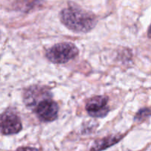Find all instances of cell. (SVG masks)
I'll list each match as a JSON object with an SVG mask.
<instances>
[{"label": "cell", "instance_id": "1", "mask_svg": "<svg viewBox=\"0 0 151 151\" xmlns=\"http://www.w3.org/2000/svg\"><path fill=\"white\" fill-rule=\"evenodd\" d=\"M60 19L68 29L81 33L89 32L97 24L95 15L77 6L70 5L63 8L60 13Z\"/></svg>", "mask_w": 151, "mask_h": 151}, {"label": "cell", "instance_id": "2", "mask_svg": "<svg viewBox=\"0 0 151 151\" xmlns=\"http://www.w3.org/2000/svg\"><path fill=\"white\" fill-rule=\"evenodd\" d=\"M79 53L78 47L70 42L56 44L46 52V57L53 63H66L77 57Z\"/></svg>", "mask_w": 151, "mask_h": 151}, {"label": "cell", "instance_id": "3", "mask_svg": "<svg viewBox=\"0 0 151 151\" xmlns=\"http://www.w3.org/2000/svg\"><path fill=\"white\" fill-rule=\"evenodd\" d=\"M51 97L52 96H50L43 98L32 110L42 122H53L58 116V106Z\"/></svg>", "mask_w": 151, "mask_h": 151}, {"label": "cell", "instance_id": "4", "mask_svg": "<svg viewBox=\"0 0 151 151\" xmlns=\"http://www.w3.org/2000/svg\"><path fill=\"white\" fill-rule=\"evenodd\" d=\"M1 133L3 135H13L22 130V124L19 116L12 111H5L0 119Z\"/></svg>", "mask_w": 151, "mask_h": 151}, {"label": "cell", "instance_id": "5", "mask_svg": "<svg viewBox=\"0 0 151 151\" xmlns=\"http://www.w3.org/2000/svg\"><path fill=\"white\" fill-rule=\"evenodd\" d=\"M109 97L104 95L94 96L87 101L86 110L92 117H104L109 112Z\"/></svg>", "mask_w": 151, "mask_h": 151}, {"label": "cell", "instance_id": "6", "mask_svg": "<svg viewBox=\"0 0 151 151\" xmlns=\"http://www.w3.org/2000/svg\"><path fill=\"white\" fill-rule=\"evenodd\" d=\"M52 96L46 87L33 86L28 88L24 94V102L28 109L32 110L35 105L43 98Z\"/></svg>", "mask_w": 151, "mask_h": 151}, {"label": "cell", "instance_id": "7", "mask_svg": "<svg viewBox=\"0 0 151 151\" xmlns=\"http://www.w3.org/2000/svg\"><path fill=\"white\" fill-rule=\"evenodd\" d=\"M122 138V136L119 135H113L109 136V137H106L103 139L97 142L93 147H91V150H104V149L108 148V147L113 146L118 142L120 141L121 139Z\"/></svg>", "mask_w": 151, "mask_h": 151}, {"label": "cell", "instance_id": "8", "mask_svg": "<svg viewBox=\"0 0 151 151\" xmlns=\"http://www.w3.org/2000/svg\"><path fill=\"white\" fill-rule=\"evenodd\" d=\"M41 0H17L18 8L22 11H29L35 7Z\"/></svg>", "mask_w": 151, "mask_h": 151}, {"label": "cell", "instance_id": "9", "mask_svg": "<svg viewBox=\"0 0 151 151\" xmlns=\"http://www.w3.org/2000/svg\"><path fill=\"white\" fill-rule=\"evenodd\" d=\"M151 116V110L150 109H140L138 112H137V114L135 115V119L136 121L137 122H140L142 120H144L146 118L149 117V116Z\"/></svg>", "mask_w": 151, "mask_h": 151}, {"label": "cell", "instance_id": "10", "mask_svg": "<svg viewBox=\"0 0 151 151\" xmlns=\"http://www.w3.org/2000/svg\"><path fill=\"white\" fill-rule=\"evenodd\" d=\"M147 36H148L150 38H151V24L150 26L149 27L148 30H147Z\"/></svg>", "mask_w": 151, "mask_h": 151}]
</instances>
